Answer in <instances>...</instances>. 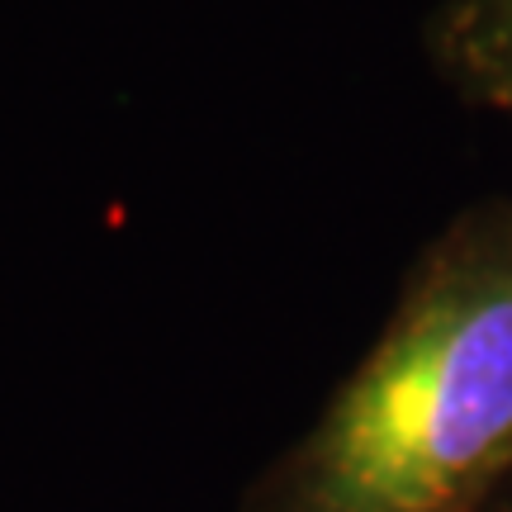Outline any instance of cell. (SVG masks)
I'll list each match as a JSON object with an SVG mask.
<instances>
[{"label": "cell", "instance_id": "6da1fadb", "mask_svg": "<svg viewBox=\"0 0 512 512\" xmlns=\"http://www.w3.org/2000/svg\"><path fill=\"white\" fill-rule=\"evenodd\" d=\"M512 489V200L418 252L366 356L238 512H494Z\"/></svg>", "mask_w": 512, "mask_h": 512}, {"label": "cell", "instance_id": "7a4b0ae2", "mask_svg": "<svg viewBox=\"0 0 512 512\" xmlns=\"http://www.w3.org/2000/svg\"><path fill=\"white\" fill-rule=\"evenodd\" d=\"M427 53L470 105L512 119V0H441Z\"/></svg>", "mask_w": 512, "mask_h": 512}, {"label": "cell", "instance_id": "3957f363", "mask_svg": "<svg viewBox=\"0 0 512 512\" xmlns=\"http://www.w3.org/2000/svg\"><path fill=\"white\" fill-rule=\"evenodd\" d=\"M494 512H512V489H508L503 498H498V508H494Z\"/></svg>", "mask_w": 512, "mask_h": 512}]
</instances>
